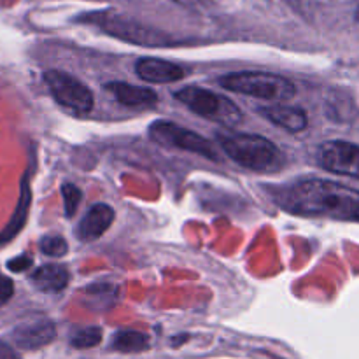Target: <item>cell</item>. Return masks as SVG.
Here are the masks:
<instances>
[{"instance_id":"6da1fadb","label":"cell","mask_w":359,"mask_h":359,"mask_svg":"<svg viewBox=\"0 0 359 359\" xmlns=\"http://www.w3.org/2000/svg\"><path fill=\"white\" fill-rule=\"evenodd\" d=\"M277 203L298 216L359 221V189L325 179H307L283 189Z\"/></svg>"},{"instance_id":"7a4b0ae2","label":"cell","mask_w":359,"mask_h":359,"mask_svg":"<svg viewBox=\"0 0 359 359\" xmlns=\"http://www.w3.org/2000/svg\"><path fill=\"white\" fill-rule=\"evenodd\" d=\"M224 154L241 167L259 174H273L286 161L284 153L266 137L256 133H223L217 135Z\"/></svg>"},{"instance_id":"3957f363","label":"cell","mask_w":359,"mask_h":359,"mask_svg":"<svg viewBox=\"0 0 359 359\" xmlns=\"http://www.w3.org/2000/svg\"><path fill=\"white\" fill-rule=\"evenodd\" d=\"M219 84L224 90L259 100H290L297 93L293 81L270 72H231L219 77Z\"/></svg>"},{"instance_id":"277c9868","label":"cell","mask_w":359,"mask_h":359,"mask_svg":"<svg viewBox=\"0 0 359 359\" xmlns=\"http://www.w3.org/2000/svg\"><path fill=\"white\" fill-rule=\"evenodd\" d=\"M175 100L191 109L195 114L216 121L219 125L235 126L244 119L242 111L230 98L200 86H186L175 91Z\"/></svg>"},{"instance_id":"5b68a950","label":"cell","mask_w":359,"mask_h":359,"mask_svg":"<svg viewBox=\"0 0 359 359\" xmlns=\"http://www.w3.org/2000/svg\"><path fill=\"white\" fill-rule=\"evenodd\" d=\"M151 139L156 144L165 147H175V149L189 151L193 154H200L203 158L217 161L219 154H217L216 147L212 142L202 137L200 133L191 132L188 128L175 125L174 121H167V119H156L151 123L149 126Z\"/></svg>"},{"instance_id":"8992f818","label":"cell","mask_w":359,"mask_h":359,"mask_svg":"<svg viewBox=\"0 0 359 359\" xmlns=\"http://www.w3.org/2000/svg\"><path fill=\"white\" fill-rule=\"evenodd\" d=\"M44 81L51 91L53 98L62 107L81 112V114H86L93 109L95 98L91 90L70 74L53 69L44 74Z\"/></svg>"},{"instance_id":"52a82bcc","label":"cell","mask_w":359,"mask_h":359,"mask_svg":"<svg viewBox=\"0 0 359 359\" xmlns=\"http://www.w3.org/2000/svg\"><path fill=\"white\" fill-rule=\"evenodd\" d=\"M318 160L325 170L359 181V146L346 140H328L321 144Z\"/></svg>"},{"instance_id":"ba28073f","label":"cell","mask_w":359,"mask_h":359,"mask_svg":"<svg viewBox=\"0 0 359 359\" xmlns=\"http://www.w3.org/2000/svg\"><path fill=\"white\" fill-rule=\"evenodd\" d=\"M98 25L109 32L114 37L123 39L126 42H135V44L142 46H165L168 44V37H165L160 32L149 30V28L142 27V25L132 23L128 20L116 16H105L98 18Z\"/></svg>"},{"instance_id":"9c48e42d","label":"cell","mask_w":359,"mask_h":359,"mask_svg":"<svg viewBox=\"0 0 359 359\" xmlns=\"http://www.w3.org/2000/svg\"><path fill=\"white\" fill-rule=\"evenodd\" d=\"M135 72L142 81L154 84L177 83V81L184 79L186 74H188L177 63H172L160 58H149V56L137 60Z\"/></svg>"},{"instance_id":"30bf717a","label":"cell","mask_w":359,"mask_h":359,"mask_svg":"<svg viewBox=\"0 0 359 359\" xmlns=\"http://www.w3.org/2000/svg\"><path fill=\"white\" fill-rule=\"evenodd\" d=\"M56 339V326L48 319L23 323L13 332V340L20 349L37 351Z\"/></svg>"},{"instance_id":"8fae6325","label":"cell","mask_w":359,"mask_h":359,"mask_svg":"<svg viewBox=\"0 0 359 359\" xmlns=\"http://www.w3.org/2000/svg\"><path fill=\"white\" fill-rule=\"evenodd\" d=\"M114 209L107 203H97L90 207L81 223L77 224L76 235L83 242H93L100 238L114 223Z\"/></svg>"},{"instance_id":"7c38bea8","label":"cell","mask_w":359,"mask_h":359,"mask_svg":"<svg viewBox=\"0 0 359 359\" xmlns=\"http://www.w3.org/2000/svg\"><path fill=\"white\" fill-rule=\"evenodd\" d=\"M105 90L111 91L112 97L126 107H151L158 102L156 91L151 88L139 86V84L123 83V81H112V83L105 84Z\"/></svg>"},{"instance_id":"4fadbf2b","label":"cell","mask_w":359,"mask_h":359,"mask_svg":"<svg viewBox=\"0 0 359 359\" xmlns=\"http://www.w3.org/2000/svg\"><path fill=\"white\" fill-rule=\"evenodd\" d=\"M262 116H265L270 123L280 126L286 132L300 133L307 128L309 116L302 107H293V105H266L259 109Z\"/></svg>"},{"instance_id":"5bb4252c","label":"cell","mask_w":359,"mask_h":359,"mask_svg":"<svg viewBox=\"0 0 359 359\" xmlns=\"http://www.w3.org/2000/svg\"><path fill=\"white\" fill-rule=\"evenodd\" d=\"M32 203V191H30V181H28V174L23 175V181H21V193L20 200H18V205L14 209L13 217L9 219L7 226L0 231V248L7 242L13 241L21 230H23L25 223L28 219V210H30Z\"/></svg>"},{"instance_id":"9a60e30c","label":"cell","mask_w":359,"mask_h":359,"mask_svg":"<svg viewBox=\"0 0 359 359\" xmlns=\"http://www.w3.org/2000/svg\"><path fill=\"white\" fill-rule=\"evenodd\" d=\"M30 280L35 290L42 291V293H60L69 284L70 273L63 265L49 263V265H44L35 270L32 273Z\"/></svg>"},{"instance_id":"2e32d148","label":"cell","mask_w":359,"mask_h":359,"mask_svg":"<svg viewBox=\"0 0 359 359\" xmlns=\"http://www.w3.org/2000/svg\"><path fill=\"white\" fill-rule=\"evenodd\" d=\"M112 349L119 353H142L149 349V337L133 330L118 332L112 339Z\"/></svg>"},{"instance_id":"e0dca14e","label":"cell","mask_w":359,"mask_h":359,"mask_svg":"<svg viewBox=\"0 0 359 359\" xmlns=\"http://www.w3.org/2000/svg\"><path fill=\"white\" fill-rule=\"evenodd\" d=\"M102 342V330L97 326H90V328L79 330L76 335L72 337V346L76 349H91V347L98 346Z\"/></svg>"},{"instance_id":"ac0fdd59","label":"cell","mask_w":359,"mask_h":359,"mask_svg":"<svg viewBox=\"0 0 359 359\" xmlns=\"http://www.w3.org/2000/svg\"><path fill=\"white\" fill-rule=\"evenodd\" d=\"M39 245H41V251L46 256H51V258H62L69 251V244L60 235H46V237H42Z\"/></svg>"},{"instance_id":"d6986e66","label":"cell","mask_w":359,"mask_h":359,"mask_svg":"<svg viewBox=\"0 0 359 359\" xmlns=\"http://www.w3.org/2000/svg\"><path fill=\"white\" fill-rule=\"evenodd\" d=\"M62 196H63V207H65V216L70 217L76 214L77 207H79L81 200H83V193L72 182H67L62 186Z\"/></svg>"},{"instance_id":"ffe728a7","label":"cell","mask_w":359,"mask_h":359,"mask_svg":"<svg viewBox=\"0 0 359 359\" xmlns=\"http://www.w3.org/2000/svg\"><path fill=\"white\" fill-rule=\"evenodd\" d=\"M13 294H14V283L9 279V277L0 273V307L6 305L7 302L13 298Z\"/></svg>"},{"instance_id":"44dd1931","label":"cell","mask_w":359,"mask_h":359,"mask_svg":"<svg viewBox=\"0 0 359 359\" xmlns=\"http://www.w3.org/2000/svg\"><path fill=\"white\" fill-rule=\"evenodd\" d=\"M32 265H34V259L28 255H21L18 256V258H13L7 262V269L13 270V272H25V270L30 269Z\"/></svg>"},{"instance_id":"7402d4cb","label":"cell","mask_w":359,"mask_h":359,"mask_svg":"<svg viewBox=\"0 0 359 359\" xmlns=\"http://www.w3.org/2000/svg\"><path fill=\"white\" fill-rule=\"evenodd\" d=\"M0 359H20V356H18V354L14 353L9 346H6V344L0 342Z\"/></svg>"},{"instance_id":"603a6c76","label":"cell","mask_w":359,"mask_h":359,"mask_svg":"<svg viewBox=\"0 0 359 359\" xmlns=\"http://www.w3.org/2000/svg\"><path fill=\"white\" fill-rule=\"evenodd\" d=\"M356 16H358V21H359V9H358V13H356Z\"/></svg>"}]
</instances>
